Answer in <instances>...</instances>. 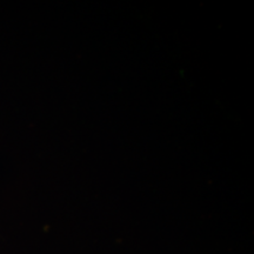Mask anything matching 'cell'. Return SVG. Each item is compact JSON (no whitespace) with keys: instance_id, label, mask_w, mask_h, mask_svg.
<instances>
[]
</instances>
